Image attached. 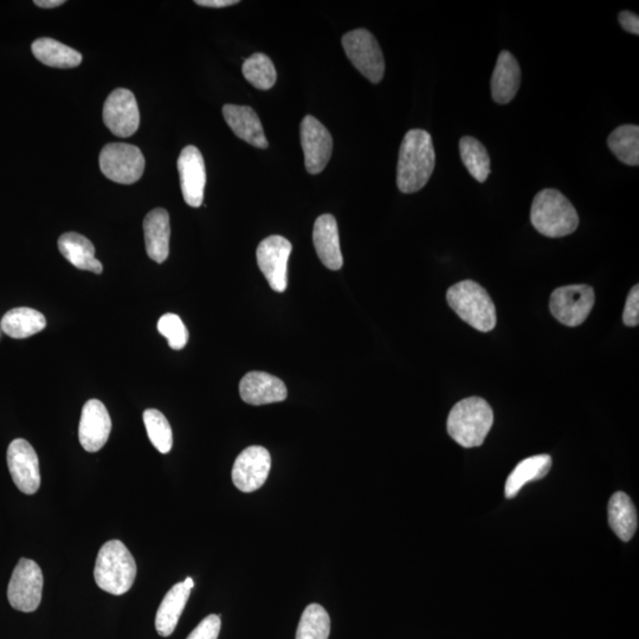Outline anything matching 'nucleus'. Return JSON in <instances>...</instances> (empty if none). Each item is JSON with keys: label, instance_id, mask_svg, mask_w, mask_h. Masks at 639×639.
<instances>
[{"label": "nucleus", "instance_id": "f257e3e1", "mask_svg": "<svg viewBox=\"0 0 639 639\" xmlns=\"http://www.w3.org/2000/svg\"><path fill=\"white\" fill-rule=\"evenodd\" d=\"M436 165L434 142L424 129H411L400 146L397 186L400 192L415 193L428 184Z\"/></svg>", "mask_w": 639, "mask_h": 639}, {"label": "nucleus", "instance_id": "f03ea898", "mask_svg": "<svg viewBox=\"0 0 639 639\" xmlns=\"http://www.w3.org/2000/svg\"><path fill=\"white\" fill-rule=\"evenodd\" d=\"M493 423V409L486 400L470 397L458 402L450 411L447 426L456 443L464 448H475L486 441Z\"/></svg>", "mask_w": 639, "mask_h": 639}, {"label": "nucleus", "instance_id": "7ed1b4c3", "mask_svg": "<svg viewBox=\"0 0 639 639\" xmlns=\"http://www.w3.org/2000/svg\"><path fill=\"white\" fill-rule=\"evenodd\" d=\"M531 222L541 235L559 238L571 235L578 229L579 216L563 193L545 189L533 200Z\"/></svg>", "mask_w": 639, "mask_h": 639}, {"label": "nucleus", "instance_id": "20e7f679", "mask_svg": "<svg viewBox=\"0 0 639 639\" xmlns=\"http://www.w3.org/2000/svg\"><path fill=\"white\" fill-rule=\"evenodd\" d=\"M137 577V564L131 552L120 540H111L101 547L96 559L94 578L101 590L114 596L125 595Z\"/></svg>", "mask_w": 639, "mask_h": 639}, {"label": "nucleus", "instance_id": "39448f33", "mask_svg": "<svg viewBox=\"0 0 639 639\" xmlns=\"http://www.w3.org/2000/svg\"><path fill=\"white\" fill-rule=\"evenodd\" d=\"M449 306L467 324L480 332L496 326V309L487 290L479 283L466 280L454 284L447 293Z\"/></svg>", "mask_w": 639, "mask_h": 639}, {"label": "nucleus", "instance_id": "423d86ee", "mask_svg": "<svg viewBox=\"0 0 639 639\" xmlns=\"http://www.w3.org/2000/svg\"><path fill=\"white\" fill-rule=\"evenodd\" d=\"M342 47L353 66L372 83H379L385 74V60L376 37L365 29L347 32Z\"/></svg>", "mask_w": 639, "mask_h": 639}, {"label": "nucleus", "instance_id": "0eeeda50", "mask_svg": "<svg viewBox=\"0 0 639 639\" xmlns=\"http://www.w3.org/2000/svg\"><path fill=\"white\" fill-rule=\"evenodd\" d=\"M100 169L114 183H137L145 171V157L140 148L128 144H108L99 158Z\"/></svg>", "mask_w": 639, "mask_h": 639}, {"label": "nucleus", "instance_id": "6e6552de", "mask_svg": "<svg viewBox=\"0 0 639 639\" xmlns=\"http://www.w3.org/2000/svg\"><path fill=\"white\" fill-rule=\"evenodd\" d=\"M595 290L587 284H574L555 289L551 295L550 309L560 324L577 327L583 324L595 306Z\"/></svg>", "mask_w": 639, "mask_h": 639}, {"label": "nucleus", "instance_id": "1a4fd4ad", "mask_svg": "<svg viewBox=\"0 0 639 639\" xmlns=\"http://www.w3.org/2000/svg\"><path fill=\"white\" fill-rule=\"evenodd\" d=\"M44 578L34 560H19L8 587L9 603L17 611L34 612L41 604Z\"/></svg>", "mask_w": 639, "mask_h": 639}, {"label": "nucleus", "instance_id": "9d476101", "mask_svg": "<svg viewBox=\"0 0 639 639\" xmlns=\"http://www.w3.org/2000/svg\"><path fill=\"white\" fill-rule=\"evenodd\" d=\"M292 250V243L279 235L270 236L258 245V267L270 288L277 293L286 292L288 287V261Z\"/></svg>", "mask_w": 639, "mask_h": 639}, {"label": "nucleus", "instance_id": "9b49d317", "mask_svg": "<svg viewBox=\"0 0 639 639\" xmlns=\"http://www.w3.org/2000/svg\"><path fill=\"white\" fill-rule=\"evenodd\" d=\"M103 121L116 137L128 138L138 131L140 113L131 90L119 88L108 96L103 106Z\"/></svg>", "mask_w": 639, "mask_h": 639}, {"label": "nucleus", "instance_id": "f8f14e48", "mask_svg": "<svg viewBox=\"0 0 639 639\" xmlns=\"http://www.w3.org/2000/svg\"><path fill=\"white\" fill-rule=\"evenodd\" d=\"M8 467L12 480L22 493L34 495L41 487L40 461L32 445L22 438L12 441L8 449Z\"/></svg>", "mask_w": 639, "mask_h": 639}, {"label": "nucleus", "instance_id": "ddd939ff", "mask_svg": "<svg viewBox=\"0 0 639 639\" xmlns=\"http://www.w3.org/2000/svg\"><path fill=\"white\" fill-rule=\"evenodd\" d=\"M301 145L305 153L308 173L319 174L325 170L333 152V139L328 129L312 115L301 122Z\"/></svg>", "mask_w": 639, "mask_h": 639}, {"label": "nucleus", "instance_id": "4468645a", "mask_svg": "<svg viewBox=\"0 0 639 639\" xmlns=\"http://www.w3.org/2000/svg\"><path fill=\"white\" fill-rule=\"evenodd\" d=\"M271 457L266 448L254 445L242 451L232 468V482L243 493H253L266 483Z\"/></svg>", "mask_w": 639, "mask_h": 639}, {"label": "nucleus", "instance_id": "2eb2a0df", "mask_svg": "<svg viewBox=\"0 0 639 639\" xmlns=\"http://www.w3.org/2000/svg\"><path fill=\"white\" fill-rule=\"evenodd\" d=\"M112 419L106 406L98 399H90L83 406L79 426L80 443L88 453H98L108 441Z\"/></svg>", "mask_w": 639, "mask_h": 639}, {"label": "nucleus", "instance_id": "dca6fc26", "mask_svg": "<svg viewBox=\"0 0 639 639\" xmlns=\"http://www.w3.org/2000/svg\"><path fill=\"white\" fill-rule=\"evenodd\" d=\"M178 171L186 204L199 208L204 200L206 171L204 158L197 147L186 146L180 153Z\"/></svg>", "mask_w": 639, "mask_h": 639}, {"label": "nucleus", "instance_id": "f3484780", "mask_svg": "<svg viewBox=\"0 0 639 639\" xmlns=\"http://www.w3.org/2000/svg\"><path fill=\"white\" fill-rule=\"evenodd\" d=\"M240 393L243 402L255 406L283 402L288 396L287 387L281 379L257 371L245 374Z\"/></svg>", "mask_w": 639, "mask_h": 639}, {"label": "nucleus", "instance_id": "a211bd4d", "mask_svg": "<svg viewBox=\"0 0 639 639\" xmlns=\"http://www.w3.org/2000/svg\"><path fill=\"white\" fill-rule=\"evenodd\" d=\"M313 242L320 261L331 270H340L344 264L340 248L337 219L322 215L314 224Z\"/></svg>", "mask_w": 639, "mask_h": 639}, {"label": "nucleus", "instance_id": "6ab92c4d", "mask_svg": "<svg viewBox=\"0 0 639 639\" xmlns=\"http://www.w3.org/2000/svg\"><path fill=\"white\" fill-rule=\"evenodd\" d=\"M225 121L238 138L248 144L266 150L268 140L264 134L260 118L253 108L248 106L225 105L223 107Z\"/></svg>", "mask_w": 639, "mask_h": 639}, {"label": "nucleus", "instance_id": "aec40b11", "mask_svg": "<svg viewBox=\"0 0 639 639\" xmlns=\"http://www.w3.org/2000/svg\"><path fill=\"white\" fill-rule=\"evenodd\" d=\"M147 255L157 263H163L170 254V215L165 209L147 213L144 221Z\"/></svg>", "mask_w": 639, "mask_h": 639}, {"label": "nucleus", "instance_id": "412c9836", "mask_svg": "<svg viewBox=\"0 0 639 639\" xmlns=\"http://www.w3.org/2000/svg\"><path fill=\"white\" fill-rule=\"evenodd\" d=\"M521 85V69L509 51H501L492 76V96L500 105L514 100Z\"/></svg>", "mask_w": 639, "mask_h": 639}, {"label": "nucleus", "instance_id": "4be33fe9", "mask_svg": "<svg viewBox=\"0 0 639 639\" xmlns=\"http://www.w3.org/2000/svg\"><path fill=\"white\" fill-rule=\"evenodd\" d=\"M58 249L66 260L81 270L93 271L101 274L103 267L95 257V248L87 237L76 232H67L58 240Z\"/></svg>", "mask_w": 639, "mask_h": 639}, {"label": "nucleus", "instance_id": "5701e85b", "mask_svg": "<svg viewBox=\"0 0 639 639\" xmlns=\"http://www.w3.org/2000/svg\"><path fill=\"white\" fill-rule=\"evenodd\" d=\"M191 590L184 582L178 583L166 593L156 616V630L161 637H169L176 630L180 616L183 615Z\"/></svg>", "mask_w": 639, "mask_h": 639}, {"label": "nucleus", "instance_id": "b1692460", "mask_svg": "<svg viewBox=\"0 0 639 639\" xmlns=\"http://www.w3.org/2000/svg\"><path fill=\"white\" fill-rule=\"evenodd\" d=\"M552 468L550 455H537L526 458L514 468L508 476L505 488L507 499H514L527 483L544 479Z\"/></svg>", "mask_w": 639, "mask_h": 639}, {"label": "nucleus", "instance_id": "393cba45", "mask_svg": "<svg viewBox=\"0 0 639 639\" xmlns=\"http://www.w3.org/2000/svg\"><path fill=\"white\" fill-rule=\"evenodd\" d=\"M608 513L613 533L624 542L630 541L638 528V515L630 496L622 492L613 494Z\"/></svg>", "mask_w": 639, "mask_h": 639}, {"label": "nucleus", "instance_id": "a878e982", "mask_svg": "<svg viewBox=\"0 0 639 639\" xmlns=\"http://www.w3.org/2000/svg\"><path fill=\"white\" fill-rule=\"evenodd\" d=\"M32 53L38 61L51 68H76L82 62L79 51L71 49L68 45L57 42L53 38H38L31 45Z\"/></svg>", "mask_w": 639, "mask_h": 639}, {"label": "nucleus", "instance_id": "bb28decb", "mask_svg": "<svg viewBox=\"0 0 639 639\" xmlns=\"http://www.w3.org/2000/svg\"><path fill=\"white\" fill-rule=\"evenodd\" d=\"M47 326L44 315L36 309L19 307L11 309L4 315L2 329L6 335L14 339H27L43 331Z\"/></svg>", "mask_w": 639, "mask_h": 639}, {"label": "nucleus", "instance_id": "cd10ccee", "mask_svg": "<svg viewBox=\"0 0 639 639\" xmlns=\"http://www.w3.org/2000/svg\"><path fill=\"white\" fill-rule=\"evenodd\" d=\"M610 150L622 163L629 166L639 164V127L619 126L608 139Z\"/></svg>", "mask_w": 639, "mask_h": 639}, {"label": "nucleus", "instance_id": "c85d7f7f", "mask_svg": "<svg viewBox=\"0 0 639 639\" xmlns=\"http://www.w3.org/2000/svg\"><path fill=\"white\" fill-rule=\"evenodd\" d=\"M460 153L464 166L477 182L484 183L490 174V157L482 142L473 137H463Z\"/></svg>", "mask_w": 639, "mask_h": 639}, {"label": "nucleus", "instance_id": "c756f323", "mask_svg": "<svg viewBox=\"0 0 639 639\" xmlns=\"http://www.w3.org/2000/svg\"><path fill=\"white\" fill-rule=\"evenodd\" d=\"M331 634V618L319 604L308 605L303 611L296 639H328Z\"/></svg>", "mask_w": 639, "mask_h": 639}, {"label": "nucleus", "instance_id": "7c9ffc66", "mask_svg": "<svg viewBox=\"0 0 639 639\" xmlns=\"http://www.w3.org/2000/svg\"><path fill=\"white\" fill-rule=\"evenodd\" d=\"M242 73L245 79L260 90H269L275 86L277 74L273 61L262 53L254 54L244 61Z\"/></svg>", "mask_w": 639, "mask_h": 639}, {"label": "nucleus", "instance_id": "2f4dec72", "mask_svg": "<svg viewBox=\"0 0 639 639\" xmlns=\"http://www.w3.org/2000/svg\"><path fill=\"white\" fill-rule=\"evenodd\" d=\"M144 423L153 447L161 454H169L173 445L172 428L167 418L156 409L144 412Z\"/></svg>", "mask_w": 639, "mask_h": 639}, {"label": "nucleus", "instance_id": "473e14b6", "mask_svg": "<svg viewBox=\"0 0 639 639\" xmlns=\"http://www.w3.org/2000/svg\"><path fill=\"white\" fill-rule=\"evenodd\" d=\"M158 331L169 341L172 350H183L189 341V332L177 314L169 313L161 316Z\"/></svg>", "mask_w": 639, "mask_h": 639}, {"label": "nucleus", "instance_id": "72a5a7b5", "mask_svg": "<svg viewBox=\"0 0 639 639\" xmlns=\"http://www.w3.org/2000/svg\"><path fill=\"white\" fill-rule=\"evenodd\" d=\"M221 626V617L210 615L203 619L186 639H218Z\"/></svg>", "mask_w": 639, "mask_h": 639}, {"label": "nucleus", "instance_id": "f704fd0d", "mask_svg": "<svg viewBox=\"0 0 639 639\" xmlns=\"http://www.w3.org/2000/svg\"><path fill=\"white\" fill-rule=\"evenodd\" d=\"M623 322L625 326L636 327L639 324V287L638 284L631 289L626 300Z\"/></svg>", "mask_w": 639, "mask_h": 639}, {"label": "nucleus", "instance_id": "c9c22d12", "mask_svg": "<svg viewBox=\"0 0 639 639\" xmlns=\"http://www.w3.org/2000/svg\"><path fill=\"white\" fill-rule=\"evenodd\" d=\"M619 23L630 34L639 35V17L630 11H622L618 16Z\"/></svg>", "mask_w": 639, "mask_h": 639}, {"label": "nucleus", "instance_id": "e433bc0d", "mask_svg": "<svg viewBox=\"0 0 639 639\" xmlns=\"http://www.w3.org/2000/svg\"><path fill=\"white\" fill-rule=\"evenodd\" d=\"M195 3L199 6H204V8L222 9L240 2L238 0H196Z\"/></svg>", "mask_w": 639, "mask_h": 639}, {"label": "nucleus", "instance_id": "4c0bfd02", "mask_svg": "<svg viewBox=\"0 0 639 639\" xmlns=\"http://www.w3.org/2000/svg\"><path fill=\"white\" fill-rule=\"evenodd\" d=\"M34 3L38 6V8L53 9L58 8V6H61L66 2H64V0H35Z\"/></svg>", "mask_w": 639, "mask_h": 639}, {"label": "nucleus", "instance_id": "58836bf2", "mask_svg": "<svg viewBox=\"0 0 639 639\" xmlns=\"http://www.w3.org/2000/svg\"><path fill=\"white\" fill-rule=\"evenodd\" d=\"M184 584L189 587L190 590H192L193 586H195V582H193L192 578H186Z\"/></svg>", "mask_w": 639, "mask_h": 639}]
</instances>
